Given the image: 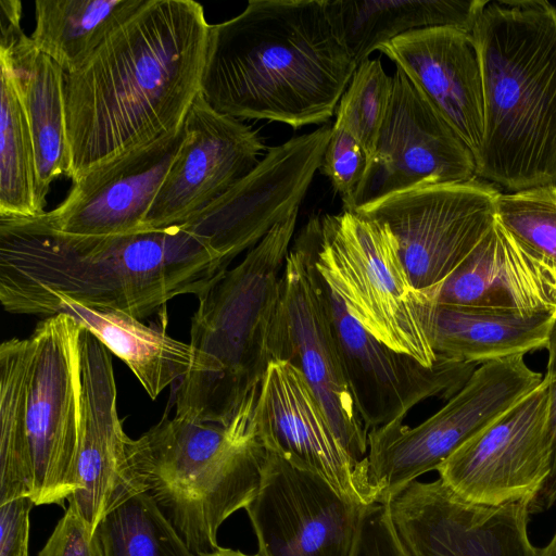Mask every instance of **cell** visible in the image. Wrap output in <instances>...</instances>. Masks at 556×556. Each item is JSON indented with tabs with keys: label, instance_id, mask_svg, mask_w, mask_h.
I'll return each instance as SVG.
<instances>
[{
	"label": "cell",
	"instance_id": "7",
	"mask_svg": "<svg viewBox=\"0 0 556 556\" xmlns=\"http://www.w3.org/2000/svg\"><path fill=\"white\" fill-rule=\"evenodd\" d=\"M296 239L365 330L427 367L437 363L428 336L434 301L413 285L384 224L343 210L312 217Z\"/></svg>",
	"mask_w": 556,
	"mask_h": 556
},
{
	"label": "cell",
	"instance_id": "8",
	"mask_svg": "<svg viewBox=\"0 0 556 556\" xmlns=\"http://www.w3.org/2000/svg\"><path fill=\"white\" fill-rule=\"evenodd\" d=\"M81 325L65 314L41 320L15 376L17 410L35 505L60 504L76 491Z\"/></svg>",
	"mask_w": 556,
	"mask_h": 556
},
{
	"label": "cell",
	"instance_id": "3",
	"mask_svg": "<svg viewBox=\"0 0 556 556\" xmlns=\"http://www.w3.org/2000/svg\"><path fill=\"white\" fill-rule=\"evenodd\" d=\"M356 67L324 0H251L211 25L200 93L222 114L296 129L333 116Z\"/></svg>",
	"mask_w": 556,
	"mask_h": 556
},
{
	"label": "cell",
	"instance_id": "19",
	"mask_svg": "<svg viewBox=\"0 0 556 556\" xmlns=\"http://www.w3.org/2000/svg\"><path fill=\"white\" fill-rule=\"evenodd\" d=\"M256 432L269 452L329 482L343 497L374 504L366 458L356 460L331 428L301 371L286 361L271 362L255 410Z\"/></svg>",
	"mask_w": 556,
	"mask_h": 556
},
{
	"label": "cell",
	"instance_id": "12",
	"mask_svg": "<svg viewBox=\"0 0 556 556\" xmlns=\"http://www.w3.org/2000/svg\"><path fill=\"white\" fill-rule=\"evenodd\" d=\"M544 381L438 468L465 501L483 505L531 502L551 471L552 439Z\"/></svg>",
	"mask_w": 556,
	"mask_h": 556
},
{
	"label": "cell",
	"instance_id": "29",
	"mask_svg": "<svg viewBox=\"0 0 556 556\" xmlns=\"http://www.w3.org/2000/svg\"><path fill=\"white\" fill-rule=\"evenodd\" d=\"M97 533L103 556H195L148 493L113 509Z\"/></svg>",
	"mask_w": 556,
	"mask_h": 556
},
{
	"label": "cell",
	"instance_id": "4",
	"mask_svg": "<svg viewBox=\"0 0 556 556\" xmlns=\"http://www.w3.org/2000/svg\"><path fill=\"white\" fill-rule=\"evenodd\" d=\"M470 35L483 88L477 177L513 192L556 186V8L489 1Z\"/></svg>",
	"mask_w": 556,
	"mask_h": 556
},
{
	"label": "cell",
	"instance_id": "38",
	"mask_svg": "<svg viewBox=\"0 0 556 556\" xmlns=\"http://www.w3.org/2000/svg\"><path fill=\"white\" fill-rule=\"evenodd\" d=\"M538 556H556V529L547 544L538 549Z\"/></svg>",
	"mask_w": 556,
	"mask_h": 556
},
{
	"label": "cell",
	"instance_id": "13",
	"mask_svg": "<svg viewBox=\"0 0 556 556\" xmlns=\"http://www.w3.org/2000/svg\"><path fill=\"white\" fill-rule=\"evenodd\" d=\"M475 178L471 150L396 67L387 115L353 211L408 189Z\"/></svg>",
	"mask_w": 556,
	"mask_h": 556
},
{
	"label": "cell",
	"instance_id": "6",
	"mask_svg": "<svg viewBox=\"0 0 556 556\" xmlns=\"http://www.w3.org/2000/svg\"><path fill=\"white\" fill-rule=\"evenodd\" d=\"M255 405L228 426L164 416L130 440L146 493L195 556L219 547V527L252 502L262 483L268 450L256 432Z\"/></svg>",
	"mask_w": 556,
	"mask_h": 556
},
{
	"label": "cell",
	"instance_id": "2",
	"mask_svg": "<svg viewBox=\"0 0 556 556\" xmlns=\"http://www.w3.org/2000/svg\"><path fill=\"white\" fill-rule=\"evenodd\" d=\"M229 265L189 222L72 236L53 229L42 215L0 216V302L12 314L39 315L60 295L141 319L178 295L199 296Z\"/></svg>",
	"mask_w": 556,
	"mask_h": 556
},
{
	"label": "cell",
	"instance_id": "37",
	"mask_svg": "<svg viewBox=\"0 0 556 556\" xmlns=\"http://www.w3.org/2000/svg\"><path fill=\"white\" fill-rule=\"evenodd\" d=\"M200 556H260V555L258 554H256V555H248V554H244V553H242L240 551L225 548V547H220L219 546L214 552L202 554Z\"/></svg>",
	"mask_w": 556,
	"mask_h": 556
},
{
	"label": "cell",
	"instance_id": "14",
	"mask_svg": "<svg viewBox=\"0 0 556 556\" xmlns=\"http://www.w3.org/2000/svg\"><path fill=\"white\" fill-rule=\"evenodd\" d=\"M365 507L268 451L260 489L244 509L260 556H351Z\"/></svg>",
	"mask_w": 556,
	"mask_h": 556
},
{
	"label": "cell",
	"instance_id": "30",
	"mask_svg": "<svg viewBox=\"0 0 556 556\" xmlns=\"http://www.w3.org/2000/svg\"><path fill=\"white\" fill-rule=\"evenodd\" d=\"M392 94V76L379 59H367L357 65L343 92L334 123L344 127L364 148L368 163L384 122Z\"/></svg>",
	"mask_w": 556,
	"mask_h": 556
},
{
	"label": "cell",
	"instance_id": "28",
	"mask_svg": "<svg viewBox=\"0 0 556 556\" xmlns=\"http://www.w3.org/2000/svg\"><path fill=\"white\" fill-rule=\"evenodd\" d=\"M0 216L46 213L37 199V169L26 110L10 65L0 59Z\"/></svg>",
	"mask_w": 556,
	"mask_h": 556
},
{
	"label": "cell",
	"instance_id": "31",
	"mask_svg": "<svg viewBox=\"0 0 556 556\" xmlns=\"http://www.w3.org/2000/svg\"><path fill=\"white\" fill-rule=\"evenodd\" d=\"M495 220L520 243L556 264V186L500 193Z\"/></svg>",
	"mask_w": 556,
	"mask_h": 556
},
{
	"label": "cell",
	"instance_id": "20",
	"mask_svg": "<svg viewBox=\"0 0 556 556\" xmlns=\"http://www.w3.org/2000/svg\"><path fill=\"white\" fill-rule=\"evenodd\" d=\"M184 139V125L74 180L54 210L42 214L56 231L114 236L141 231Z\"/></svg>",
	"mask_w": 556,
	"mask_h": 556
},
{
	"label": "cell",
	"instance_id": "9",
	"mask_svg": "<svg viewBox=\"0 0 556 556\" xmlns=\"http://www.w3.org/2000/svg\"><path fill=\"white\" fill-rule=\"evenodd\" d=\"M523 354L481 364L463 388L415 427L403 421L368 431L367 479L374 503L386 504L419 476L437 470L543 381Z\"/></svg>",
	"mask_w": 556,
	"mask_h": 556
},
{
	"label": "cell",
	"instance_id": "24",
	"mask_svg": "<svg viewBox=\"0 0 556 556\" xmlns=\"http://www.w3.org/2000/svg\"><path fill=\"white\" fill-rule=\"evenodd\" d=\"M489 0H324L331 27L356 65L412 30L451 27L471 34Z\"/></svg>",
	"mask_w": 556,
	"mask_h": 556
},
{
	"label": "cell",
	"instance_id": "22",
	"mask_svg": "<svg viewBox=\"0 0 556 556\" xmlns=\"http://www.w3.org/2000/svg\"><path fill=\"white\" fill-rule=\"evenodd\" d=\"M409 78L477 160L483 135V88L470 34L451 27L408 31L379 49Z\"/></svg>",
	"mask_w": 556,
	"mask_h": 556
},
{
	"label": "cell",
	"instance_id": "36",
	"mask_svg": "<svg viewBox=\"0 0 556 556\" xmlns=\"http://www.w3.org/2000/svg\"><path fill=\"white\" fill-rule=\"evenodd\" d=\"M33 506L28 496L0 504V556H28Z\"/></svg>",
	"mask_w": 556,
	"mask_h": 556
},
{
	"label": "cell",
	"instance_id": "18",
	"mask_svg": "<svg viewBox=\"0 0 556 556\" xmlns=\"http://www.w3.org/2000/svg\"><path fill=\"white\" fill-rule=\"evenodd\" d=\"M267 150L257 130L215 111L200 93L141 231L184 224L249 175Z\"/></svg>",
	"mask_w": 556,
	"mask_h": 556
},
{
	"label": "cell",
	"instance_id": "17",
	"mask_svg": "<svg viewBox=\"0 0 556 556\" xmlns=\"http://www.w3.org/2000/svg\"><path fill=\"white\" fill-rule=\"evenodd\" d=\"M79 441L76 491L70 505L97 533L113 509L146 493L134 468L129 443L117 412L112 353L81 326L79 338Z\"/></svg>",
	"mask_w": 556,
	"mask_h": 556
},
{
	"label": "cell",
	"instance_id": "16",
	"mask_svg": "<svg viewBox=\"0 0 556 556\" xmlns=\"http://www.w3.org/2000/svg\"><path fill=\"white\" fill-rule=\"evenodd\" d=\"M387 504L406 556H538L528 501L471 503L439 478L414 480Z\"/></svg>",
	"mask_w": 556,
	"mask_h": 556
},
{
	"label": "cell",
	"instance_id": "33",
	"mask_svg": "<svg viewBox=\"0 0 556 556\" xmlns=\"http://www.w3.org/2000/svg\"><path fill=\"white\" fill-rule=\"evenodd\" d=\"M351 556H406L387 503L365 507Z\"/></svg>",
	"mask_w": 556,
	"mask_h": 556
},
{
	"label": "cell",
	"instance_id": "5",
	"mask_svg": "<svg viewBox=\"0 0 556 556\" xmlns=\"http://www.w3.org/2000/svg\"><path fill=\"white\" fill-rule=\"evenodd\" d=\"M299 211L278 223L199 299L191 369L179 380L175 416L230 425L254 406L280 315L282 273Z\"/></svg>",
	"mask_w": 556,
	"mask_h": 556
},
{
	"label": "cell",
	"instance_id": "34",
	"mask_svg": "<svg viewBox=\"0 0 556 556\" xmlns=\"http://www.w3.org/2000/svg\"><path fill=\"white\" fill-rule=\"evenodd\" d=\"M38 556H103L98 533L70 505Z\"/></svg>",
	"mask_w": 556,
	"mask_h": 556
},
{
	"label": "cell",
	"instance_id": "10",
	"mask_svg": "<svg viewBox=\"0 0 556 556\" xmlns=\"http://www.w3.org/2000/svg\"><path fill=\"white\" fill-rule=\"evenodd\" d=\"M500 193L475 178L396 192L354 212L390 229L413 285L432 299L495 223Z\"/></svg>",
	"mask_w": 556,
	"mask_h": 556
},
{
	"label": "cell",
	"instance_id": "23",
	"mask_svg": "<svg viewBox=\"0 0 556 556\" xmlns=\"http://www.w3.org/2000/svg\"><path fill=\"white\" fill-rule=\"evenodd\" d=\"M0 59L11 67L26 110L35 148L37 199L45 210L53 180L67 175L70 149L64 110V72L22 29L0 35Z\"/></svg>",
	"mask_w": 556,
	"mask_h": 556
},
{
	"label": "cell",
	"instance_id": "11",
	"mask_svg": "<svg viewBox=\"0 0 556 556\" xmlns=\"http://www.w3.org/2000/svg\"><path fill=\"white\" fill-rule=\"evenodd\" d=\"M314 269L344 376L367 431L403 421L425 400H450L478 367L443 355L427 367L393 351L353 318Z\"/></svg>",
	"mask_w": 556,
	"mask_h": 556
},
{
	"label": "cell",
	"instance_id": "35",
	"mask_svg": "<svg viewBox=\"0 0 556 556\" xmlns=\"http://www.w3.org/2000/svg\"><path fill=\"white\" fill-rule=\"evenodd\" d=\"M546 349L548 351V363L543 381L547 390V416L552 439V462L547 479L529 504L531 514L549 509L556 503V318L552 325Z\"/></svg>",
	"mask_w": 556,
	"mask_h": 556
},
{
	"label": "cell",
	"instance_id": "25",
	"mask_svg": "<svg viewBox=\"0 0 556 556\" xmlns=\"http://www.w3.org/2000/svg\"><path fill=\"white\" fill-rule=\"evenodd\" d=\"M54 314L72 317L124 361L152 400L193 366L194 350L190 343L178 341L126 313L91 308L58 295L39 315Z\"/></svg>",
	"mask_w": 556,
	"mask_h": 556
},
{
	"label": "cell",
	"instance_id": "15",
	"mask_svg": "<svg viewBox=\"0 0 556 556\" xmlns=\"http://www.w3.org/2000/svg\"><path fill=\"white\" fill-rule=\"evenodd\" d=\"M274 361L289 362L301 371L341 443L363 462L368 431L344 376L313 263L298 239L282 273Z\"/></svg>",
	"mask_w": 556,
	"mask_h": 556
},
{
	"label": "cell",
	"instance_id": "1",
	"mask_svg": "<svg viewBox=\"0 0 556 556\" xmlns=\"http://www.w3.org/2000/svg\"><path fill=\"white\" fill-rule=\"evenodd\" d=\"M211 25L193 0H148L64 74L72 181L182 127L201 92Z\"/></svg>",
	"mask_w": 556,
	"mask_h": 556
},
{
	"label": "cell",
	"instance_id": "27",
	"mask_svg": "<svg viewBox=\"0 0 556 556\" xmlns=\"http://www.w3.org/2000/svg\"><path fill=\"white\" fill-rule=\"evenodd\" d=\"M147 1L37 0L30 39L65 74H71Z\"/></svg>",
	"mask_w": 556,
	"mask_h": 556
},
{
	"label": "cell",
	"instance_id": "21",
	"mask_svg": "<svg viewBox=\"0 0 556 556\" xmlns=\"http://www.w3.org/2000/svg\"><path fill=\"white\" fill-rule=\"evenodd\" d=\"M432 299L444 305L556 318V264L495 220Z\"/></svg>",
	"mask_w": 556,
	"mask_h": 556
},
{
	"label": "cell",
	"instance_id": "32",
	"mask_svg": "<svg viewBox=\"0 0 556 556\" xmlns=\"http://www.w3.org/2000/svg\"><path fill=\"white\" fill-rule=\"evenodd\" d=\"M368 168L364 148L344 127L333 123L319 169L343 203L353 211Z\"/></svg>",
	"mask_w": 556,
	"mask_h": 556
},
{
	"label": "cell",
	"instance_id": "26",
	"mask_svg": "<svg viewBox=\"0 0 556 556\" xmlns=\"http://www.w3.org/2000/svg\"><path fill=\"white\" fill-rule=\"evenodd\" d=\"M554 320L434 302L428 336L437 355L481 365L546 349Z\"/></svg>",
	"mask_w": 556,
	"mask_h": 556
}]
</instances>
